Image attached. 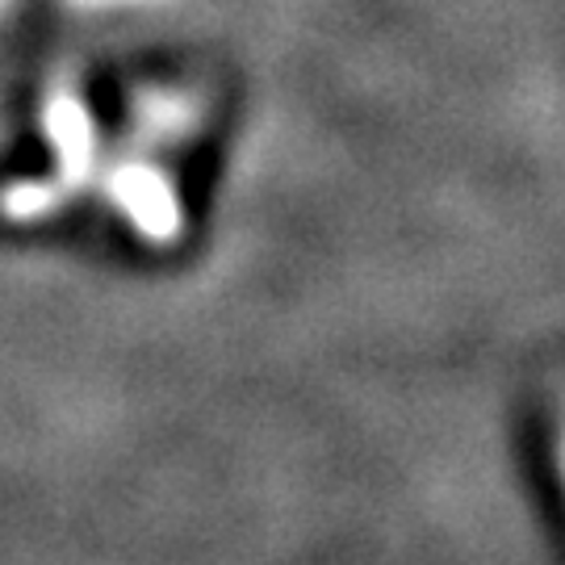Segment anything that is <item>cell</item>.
<instances>
[{"label": "cell", "instance_id": "obj_1", "mask_svg": "<svg viewBox=\"0 0 565 565\" xmlns=\"http://www.w3.org/2000/svg\"><path fill=\"white\" fill-rule=\"evenodd\" d=\"M46 130H51L55 151H60L63 189L67 184H81L88 163H93V130H88L84 109L76 102H67V97H55L51 109H46Z\"/></svg>", "mask_w": 565, "mask_h": 565}, {"label": "cell", "instance_id": "obj_2", "mask_svg": "<svg viewBox=\"0 0 565 565\" xmlns=\"http://www.w3.org/2000/svg\"><path fill=\"white\" fill-rule=\"evenodd\" d=\"M118 202L130 210V218L139 223L142 235H151V239H172L177 235V210H172L163 184L151 172L126 168L118 177Z\"/></svg>", "mask_w": 565, "mask_h": 565}, {"label": "cell", "instance_id": "obj_3", "mask_svg": "<svg viewBox=\"0 0 565 565\" xmlns=\"http://www.w3.org/2000/svg\"><path fill=\"white\" fill-rule=\"evenodd\" d=\"M60 202H63L60 184L21 181V184H9V189L0 193V214H9L13 223H30V218H42V214H51V210H55Z\"/></svg>", "mask_w": 565, "mask_h": 565}, {"label": "cell", "instance_id": "obj_4", "mask_svg": "<svg viewBox=\"0 0 565 565\" xmlns=\"http://www.w3.org/2000/svg\"><path fill=\"white\" fill-rule=\"evenodd\" d=\"M562 469H565V440H562Z\"/></svg>", "mask_w": 565, "mask_h": 565}]
</instances>
